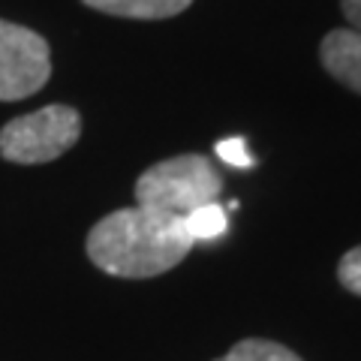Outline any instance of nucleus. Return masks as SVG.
<instances>
[{"label":"nucleus","mask_w":361,"mask_h":361,"mask_svg":"<svg viewBox=\"0 0 361 361\" xmlns=\"http://www.w3.org/2000/svg\"><path fill=\"white\" fill-rule=\"evenodd\" d=\"M133 193L139 208L184 220L187 214L223 196V175L208 157L178 154L145 169Z\"/></svg>","instance_id":"2"},{"label":"nucleus","mask_w":361,"mask_h":361,"mask_svg":"<svg viewBox=\"0 0 361 361\" xmlns=\"http://www.w3.org/2000/svg\"><path fill=\"white\" fill-rule=\"evenodd\" d=\"M214 361H304L301 355H295L289 346L277 343V341H265V337H247L238 341L223 358Z\"/></svg>","instance_id":"7"},{"label":"nucleus","mask_w":361,"mask_h":361,"mask_svg":"<svg viewBox=\"0 0 361 361\" xmlns=\"http://www.w3.org/2000/svg\"><path fill=\"white\" fill-rule=\"evenodd\" d=\"M341 9L353 30H361V0H341Z\"/></svg>","instance_id":"11"},{"label":"nucleus","mask_w":361,"mask_h":361,"mask_svg":"<svg viewBox=\"0 0 361 361\" xmlns=\"http://www.w3.org/2000/svg\"><path fill=\"white\" fill-rule=\"evenodd\" d=\"M82 135V115L73 106H45L13 118L0 130V157L16 166H39L63 157Z\"/></svg>","instance_id":"3"},{"label":"nucleus","mask_w":361,"mask_h":361,"mask_svg":"<svg viewBox=\"0 0 361 361\" xmlns=\"http://www.w3.org/2000/svg\"><path fill=\"white\" fill-rule=\"evenodd\" d=\"M51 78V49L45 37L0 18V103L33 97Z\"/></svg>","instance_id":"4"},{"label":"nucleus","mask_w":361,"mask_h":361,"mask_svg":"<svg viewBox=\"0 0 361 361\" xmlns=\"http://www.w3.org/2000/svg\"><path fill=\"white\" fill-rule=\"evenodd\" d=\"M184 223H187V229L196 241H211V238H217V235L226 232L229 217H226V208L220 205V202H211V205H202L193 214H187Z\"/></svg>","instance_id":"8"},{"label":"nucleus","mask_w":361,"mask_h":361,"mask_svg":"<svg viewBox=\"0 0 361 361\" xmlns=\"http://www.w3.org/2000/svg\"><path fill=\"white\" fill-rule=\"evenodd\" d=\"M322 66L343 87L361 94V30H331L319 45Z\"/></svg>","instance_id":"5"},{"label":"nucleus","mask_w":361,"mask_h":361,"mask_svg":"<svg viewBox=\"0 0 361 361\" xmlns=\"http://www.w3.org/2000/svg\"><path fill=\"white\" fill-rule=\"evenodd\" d=\"M85 6L118 18H139V21H160L172 18L193 4V0H82Z\"/></svg>","instance_id":"6"},{"label":"nucleus","mask_w":361,"mask_h":361,"mask_svg":"<svg viewBox=\"0 0 361 361\" xmlns=\"http://www.w3.org/2000/svg\"><path fill=\"white\" fill-rule=\"evenodd\" d=\"M193 247L196 238L180 217H163L139 205L106 214L85 241L87 259L99 271L127 280L160 277L184 262Z\"/></svg>","instance_id":"1"},{"label":"nucleus","mask_w":361,"mask_h":361,"mask_svg":"<svg viewBox=\"0 0 361 361\" xmlns=\"http://www.w3.org/2000/svg\"><path fill=\"white\" fill-rule=\"evenodd\" d=\"M337 280H341V286L346 292L361 298V244L341 256V262H337Z\"/></svg>","instance_id":"9"},{"label":"nucleus","mask_w":361,"mask_h":361,"mask_svg":"<svg viewBox=\"0 0 361 361\" xmlns=\"http://www.w3.org/2000/svg\"><path fill=\"white\" fill-rule=\"evenodd\" d=\"M217 157L226 163H232L235 169H247L253 160L247 154V142L244 139H220L217 142Z\"/></svg>","instance_id":"10"}]
</instances>
